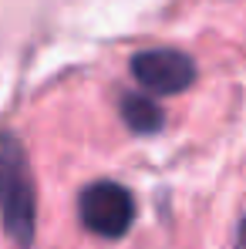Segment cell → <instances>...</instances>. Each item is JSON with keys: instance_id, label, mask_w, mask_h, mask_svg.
<instances>
[{"instance_id": "cell-3", "label": "cell", "mask_w": 246, "mask_h": 249, "mask_svg": "<svg viewBox=\"0 0 246 249\" xmlns=\"http://www.w3.org/2000/svg\"><path fill=\"white\" fill-rule=\"evenodd\" d=\"M132 78L145 91L155 94H179L196 81V64L189 54L172 51V47H155V51H138L132 57Z\"/></svg>"}, {"instance_id": "cell-1", "label": "cell", "mask_w": 246, "mask_h": 249, "mask_svg": "<svg viewBox=\"0 0 246 249\" xmlns=\"http://www.w3.org/2000/svg\"><path fill=\"white\" fill-rule=\"evenodd\" d=\"M0 222L17 246H31L38 232V196L27 155L14 135H0Z\"/></svg>"}, {"instance_id": "cell-2", "label": "cell", "mask_w": 246, "mask_h": 249, "mask_svg": "<svg viewBox=\"0 0 246 249\" xmlns=\"http://www.w3.org/2000/svg\"><path fill=\"white\" fill-rule=\"evenodd\" d=\"M78 215L88 232L101 239H122L135 222V199L118 182H91L81 189Z\"/></svg>"}, {"instance_id": "cell-4", "label": "cell", "mask_w": 246, "mask_h": 249, "mask_svg": "<svg viewBox=\"0 0 246 249\" xmlns=\"http://www.w3.org/2000/svg\"><path fill=\"white\" fill-rule=\"evenodd\" d=\"M122 118L125 124L132 128V131H138V135H152V131H159L162 128V108L152 101V98H145V94H125L122 98Z\"/></svg>"}]
</instances>
